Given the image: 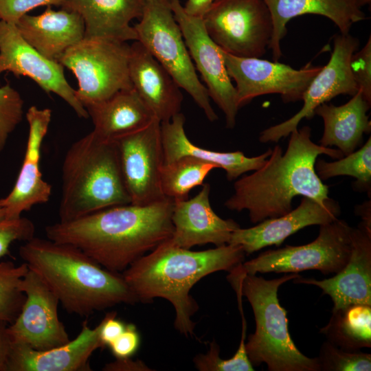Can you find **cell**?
<instances>
[{
  "instance_id": "1",
  "label": "cell",
  "mask_w": 371,
  "mask_h": 371,
  "mask_svg": "<svg viewBox=\"0 0 371 371\" xmlns=\"http://www.w3.org/2000/svg\"><path fill=\"white\" fill-rule=\"evenodd\" d=\"M174 201L129 203L47 225V238L80 249L107 270L122 273L135 261L171 238Z\"/></svg>"
},
{
  "instance_id": "2",
  "label": "cell",
  "mask_w": 371,
  "mask_h": 371,
  "mask_svg": "<svg viewBox=\"0 0 371 371\" xmlns=\"http://www.w3.org/2000/svg\"><path fill=\"white\" fill-rule=\"evenodd\" d=\"M289 135L284 153L275 146L262 167L235 181L234 192L224 204L227 209L247 210L251 222L257 223L289 212L297 196L319 202L329 198V188L317 176L315 164L320 155L337 159L344 155L337 148L314 143L308 126Z\"/></svg>"
},
{
  "instance_id": "3",
  "label": "cell",
  "mask_w": 371,
  "mask_h": 371,
  "mask_svg": "<svg viewBox=\"0 0 371 371\" xmlns=\"http://www.w3.org/2000/svg\"><path fill=\"white\" fill-rule=\"evenodd\" d=\"M170 238L132 263L121 274L138 302L161 297L175 311L176 330L188 337L196 323V302L190 294L201 278L219 271H230L242 263L245 253L241 247L225 245L203 251H192L173 245Z\"/></svg>"
},
{
  "instance_id": "4",
  "label": "cell",
  "mask_w": 371,
  "mask_h": 371,
  "mask_svg": "<svg viewBox=\"0 0 371 371\" xmlns=\"http://www.w3.org/2000/svg\"><path fill=\"white\" fill-rule=\"evenodd\" d=\"M19 254L69 313L88 316L119 304L138 302L122 274L102 267L73 245L34 236Z\"/></svg>"
},
{
  "instance_id": "5",
  "label": "cell",
  "mask_w": 371,
  "mask_h": 371,
  "mask_svg": "<svg viewBox=\"0 0 371 371\" xmlns=\"http://www.w3.org/2000/svg\"><path fill=\"white\" fill-rule=\"evenodd\" d=\"M129 203L115 142L91 131L73 143L62 166L59 221Z\"/></svg>"
},
{
  "instance_id": "6",
  "label": "cell",
  "mask_w": 371,
  "mask_h": 371,
  "mask_svg": "<svg viewBox=\"0 0 371 371\" xmlns=\"http://www.w3.org/2000/svg\"><path fill=\"white\" fill-rule=\"evenodd\" d=\"M300 277L294 273L266 280L247 273L242 263L229 271L228 281L247 297L255 317V333L245 343L253 366L265 363L269 371H319L317 357L305 356L294 344L288 330L286 311L278 297L280 285Z\"/></svg>"
},
{
  "instance_id": "7",
  "label": "cell",
  "mask_w": 371,
  "mask_h": 371,
  "mask_svg": "<svg viewBox=\"0 0 371 371\" xmlns=\"http://www.w3.org/2000/svg\"><path fill=\"white\" fill-rule=\"evenodd\" d=\"M133 27L137 41L168 71L179 87L192 98L207 120L216 121L218 116L210 104L205 86L197 76L169 0L146 1L139 22Z\"/></svg>"
},
{
  "instance_id": "8",
  "label": "cell",
  "mask_w": 371,
  "mask_h": 371,
  "mask_svg": "<svg viewBox=\"0 0 371 371\" xmlns=\"http://www.w3.org/2000/svg\"><path fill=\"white\" fill-rule=\"evenodd\" d=\"M127 42L85 38L69 48L58 63L78 82L76 95L85 108L119 91L133 88L129 77Z\"/></svg>"
},
{
  "instance_id": "9",
  "label": "cell",
  "mask_w": 371,
  "mask_h": 371,
  "mask_svg": "<svg viewBox=\"0 0 371 371\" xmlns=\"http://www.w3.org/2000/svg\"><path fill=\"white\" fill-rule=\"evenodd\" d=\"M352 227L346 221L337 218L319 225L317 237L300 246H286L268 250L242 266L248 274L257 273H297L318 270L326 275L340 271L348 261Z\"/></svg>"
},
{
  "instance_id": "10",
  "label": "cell",
  "mask_w": 371,
  "mask_h": 371,
  "mask_svg": "<svg viewBox=\"0 0 371 371\" xmlns=\"http://www.w3.org/2000/svg\"><path fill=\"white\" fill-rule=\"evenodd\" d=\"M203 19L207 34L223 51L245 58L265 54L273 23L264 0H217Z\"/></svg>"
},
{
  "instance_id": "11",
  "label": "cell",
  "mask_w": 371,
  "mask_h": 371,
  "mask_svg": "<svg viewBox=\"0 0 371 371\" xmlns=\"http://www.w3.org/2000/svg\"><path fill=\"white\" fill-rule=\"evenodd\" d=\"M221 52L227 73L236 82L239 109L254 98L266 94H280L284 102L301 100L321 66L307 64L300 69L260 58H245Z\"/></svg>"
},
{
  "instance_id": "12",
  "label": "cell",
  "mask_w": 371,
  "mask_h": 371,
  "mask_svg": "<svg viewBox=\"0 0 371 371\" xmlns=\"http://www.w3.org/2000/svg\"><path fill=\"white\" fill-rule=\"evenodd\" d=\"M195 68L200 73L210 98L221 109L226 127L236 125L239 107L235 87L229 77L221 48L207 34L203 18L188 14L179 0H169Z\"/></svg>"
},
{
  "instance_id": "13",
  "label": "cell",
  "mask_w": 371,
  "mask_h": 371,
  "mask_svg": "<svg viewBox=\"0 0 371 371\" xmlns=\"http://www.w3.org/2000/svg\"><path fill=\"white\" fill-rule=\"evenodd\" d=\"M333 51L326 65L311 82L304 91L302 109L291 118L265 129L260 133L261 143L278 142L297 128L303 119L311 120L320 104L341 95H354L357 91L350 70V59L359 45V40L348 34L335 37Z\"/></svg>"
},
{
  "instance_id": "14",
  "label": "cell",
  "mask_w": 371,
  "mask_h": 371,
  "mask_svg": "<svg viewBox=\"0 0 371 371\" xmlns=\"http://www.w3.org/2000/svg\"><path fill=\"white\" fill-rule=\"evenodd\" d=\"M160 126L155 118L146 128L115 141L133 204L148 205L167 198L161 188L164 161Z\"/></svg>"
},
{
  "instance_id": "15",
  "label": "cell",
  "mask_w": 371,
  "mask_h": 371,
  "mask_svg": "<svg viewBox=\"0 0 371 371\" xmlns=\"http://www.w3.org/2000/svg\"><path fill=\"white\" fill-rule=\"evenodd\" d=\"M25 295L16 319L8 325L11 340L36 350H46L70 341L59 319V300L45 282L28 268L21 282Z\"/></svg>"
},
{
  "instance_id": "16",
  "label": "cell",
  "mask_w": 371,
  "mask_h": 371,
  "mask_svg": "<svg viewBox=\"0 0 371 371\" xmlns=\"http://www.w3.org/2000/svg\"><path fill=\"white\" fill-rule=\"evenodd\" d=\"M4 71L30 78L46 93H53L64 100L79 117H89L76 90L65 76L63 66L32 47L14 23L0 20V75Z\"/></svg>"
},
{
  "instance_id": "17",
  "label": "cell",
  "mask_w": 371,
  "mask_h": 371,
  "mask_svg": "<svg viewBox=\"0 0 371 371\" xmlns=\"http://www.w3.org/2000/svg\"><path fill=\"white\" fill-rule=\"evenodd\" d=\"M25 116L29 131L22 166L12 190L0 199L8 219H17L34 205L48 202L52 194V186L43 179L39 165L42 143L52 120V111L32 106Z\"/></svg>"
},
{
  "instance_id": "18",
  "label": "cell",
  "mask_w": 371,
  "mask_h": 371,
  "mask_svg": "<svg viewBox=\"0 0 371 371\" xmlns=\"http://www.w3.org/2000/svg\"><path fill=\"white\" fill-rule=\"evenodd\" d=\"M341 214L339 203L331 198L319 202L302 196L300 205L279 217L268 218L254 227L236 229L229 245L242 247L247 254L271 245L279 247L284 240L302 228L333 222Z\"/></svg>"
},
{
  "instance_id": "19",
  "label": "cell",
  "mask_w": 371,
  "mask_h": 371,
  "mask_svg": "<svg viewBox=\"0 0 371 371\" xmlns=\"http://www.w3.org/2000/svg\"><path fill=\"white\" fill-rule=\"evenodd\" d=\"M200 192L190 199L174 201L171 215L173 232L170 242L179 247L229 244L232 233L240 227L232 219H223L212 210L210 186L203 183Z\"/></svg>"
},
{
  "instance_id": "20",
  "label": "cell",
  "mask_w": 371,
  "mask_h": 371,
  "mask_svg": "<svg viewBox=\"0 0 371 371\" xmlns=\"http://www.w3.org/2000/svg\"><path fill=\"white\" fill-rule=\"evenodd\" d=\"M352 248L345 267L332 278L293 280L319 287L333 302V311L352 304L371 306V229L361 223L352 229Z\"/></svg>"
},
{
  "instance_id": "21",
  "label": "cell",
  "mask_w": 371,
  "mask_h": 371,
  "mask_svg": "<svg viewBox=\"0 0 371 371\" xmlns=\"http://www.w3.org/2000/svg\"><path fill=\"white\" fill-rule=\"evenodd\" d=\"M101 348L99 325L91 328L84 321L78 336L60 346L36 350L12 341L7 371H88L90 357Z\"/></svg>"
},
{
  "instance_id": "22",
  "label": "cell",
  "mask_w": 371,
  "mask_h": 371,
  "mask_svg": "<svg viewBox=\"0 0 371 371\" xmlns=\"http://www.w3.org/2000/svg\"><path fill=\"white\" fill-rule=\"evenodd\" d=\"M128 71L133 88L161 122L180 113L181 88L138 41L130 45Z\"/></svg>"
},
{
  "instance_id": "23",
  "label": "cell",
  "mask_w": 371,
  "mask_h": 371,
  "mask_svg": "<svg viewBox=\"0 0 371 371\" xmlns=\"http://www.w3.org/2000/svg\"><path fill=\"white\" fill-rule=\"evenodd\" d=\"M15 25L27 43L56 62L85 37V24L80 14L65 8L54 10L50 5L39 15H23Z\"/></svg>"
},
{
  "instance_id": "24",
  "label": "cell",
  "mask_w": 371,
  "mask_h": 371,
  "mask_svg": "<svg viewBox=\"0 0 371 371\" xmlns=\"http://www.w3.org/2000/svg\"><path fill=\"white\" fill-rule=\"evenodd\" d=\"M185 117L179 113L169 121L161 122L160 131L164 164L181 157L190 156L223 169L228 181L237 179L243 174L259 169L271 153L269 148L262 154L248 157L241 151L218 152L194 144L184 129Z\"/></svg>"
},
{
  "instance_id": "25",
  "label": "cell",
  "mask_w": 371,
  "mask_h": 371,
  "mask_svg": "<svg viewBox=\"0 0 371 371\" xmlns=\"http://www.w3.org/2000/svg\"><path fill=\"white\" fill-rule=\"evenodd\" d=\"M146 0H68L62 7L75 11L85 24V37L137 41L131 21L141 18Z\"/></svg>"
},
{
  "instance_id": "26",
  "label": "cell",
  "mask_w": 371,
  "mask_h": 371,
  "mask_svg": "<svg viewBox=\"0 0 371 371\" xmlns=\"http://www.w3.org/2000/svg\"><path fill=\"white\" fill-rule=\"evenodd\" d=\"M272 19L273 32L268 48L278 62L282 56L280 43L286 34L287 23L295 16L318 14L330 19L341 34H348L351 26L366 19L356 0H264Z\"/></svg>"
},
{
  "instance_id": "27",
  "label": "cell",
  "mask_w": 371,
  "mask_h": 371,
  "mask_svg": "<svg viewBox=\"0 0 371 371\" xmlns=\"http://www.w3.org/2000/svg\"><path fill=\"white\" fill-rule=\"evenodd\" d=\"M85 109L94 126L93 132L109 141L139 131L157 118L133 88Z\"/></svg>"
},
{
  "instance_id": "28",
  "label": "cell",
  "mask_w": 371,
  "mask_h": 371,
  "mask_svg": "<svg viewBox=\"0 0 371 371\" xmlns=\"http://www.w3.org/2000/svg\"><path fill=\"white\" fill-rule=\"evenodd\" d=\"M371 103L357 91L346 104L335 106L323 103L315 110L324 122V132L319 145L337 147L344 156L361 145L364 134L370 133L371 122L367 112Z\"/></svg>"
},
{
  "instance_id": "29",
  "label": "cell",
  "mask_w": 371,
  "mask_h": 371,
  "mask_svg": "<svg viewBox=\"0 0 371 371\" xmlns=\"http://www.w3.org/2000/svg\"><path fill=\"white\" fill-rule=\"evenodd\" d=\"M328 341L349 351L371 347V306L352 304L333 311L329 322L320 329Z\"/></svg>"
},
{
  "instance_id": "30",
  "label": "cell",
  "mask_w": 371,
  "mask_h": 371,
  "mask_svg": "<svg viewBox=\"0 0 371 371\" xmlns=\"http://www.w3.org/2000/svg\"><path fill=\"white\" fill-rule=\"evenodd\" d=\"M216 166L190 156L181 157L164 164L161 188L164 195L173 201L188 199L190 191L203 184Z\"/></svg>"
},
{
  "instance_id": "31",
  "label": "cell",
  "mask_w": 371,
  "mask_h": 371,
  "mask_svg": "<svg viewBox=\"0 0 371 371\" xmlns=\"http://www.w3.org/2000/svg\"><path fill=\"white\" fill-rule=\"evenodd\" d=\"M315 172L321 180L337 176H350L356 179L353 187L370 193L371 190V137L357 150L332 162L316 160Z\"/></svg>"
},
{
  "instance_id": "32",
  "label": "cell",
  "mask_w": 371,
  "mask_h": 371,
  "mask_svg": "<svg viewBox=\"0 0 371 371\" xmlns=\"http://www.w3.org/2000/svg\"><path fill=\"white\" fill-rule=\"evenodd\" d=\"M27 271L25 262H0V321L10 324L19 315L25 298L21 282Z\"/></svg>"
},
{
  "instance_id": "33",
  "label": "cell",
  "mask_w": 371,
  "mask_h": 371,
  "mask_svg": "<svg viewBox=\"0 0 371 371\" xmlns=\"http://www.w3.org/2000/svg\"><path fill=\"white\" fill-rule=\"evenodd\" d=\"M319 371H370L371 355L341 349L328 340L322 345L317 357Z\"/></svg>"
},
{
  "instance_id": "34",
  "label": "cell",
  "mask_w": 371,
  "mask_h": 371,
  "mask_svg": "<svg viewBox=\"0 0 371 371\" xmlns=\"http://www.w3.org/2000/svg\"><path fill=\"white\" fill-rule=\"evenodd\" d=\"M23 104L20 93L8 82L0 87V153L23 120Z\"/></svg>"
},
{
  "instance_id": "35",
  "label": "cell",
  "mask_w": 371,
  "mask_h": 371,
  "mask_svg": "<svg viewBox=\"0 0 371 371\" xmlns=\"http://www.w3.org/2000/svg\"><path fill=\"white\" fill-rule=\"evenodd\" d=\"M35 227L32 221L25 217L8 219L0 201V258L10 252V247L15 241L26 242L34 237Z\"/></svg>"
},
{
  "instance_id": "36",
  "label": "cell",
  "mask_w": 371,
  "mask_h": 371,
  "mask_svg": "<svg viewBox=\"0 0 371 371\" xmlns=\"http://www.w3.org/2000/svg\"><path fill=\"white\" fill-rule=\"evenodd\" d=\"M350 66L358 91L371 103V36L361 50L352 54Z\"/></svg>"
},
{
  "instance_id": "37",
  "label": "cell",
  "mask_w": 371,
  "mask_h": 371,
  "mask_svg": "<svg viewBox=\"0 0 371 371\" xmlns=\"http://www.w3.org/2000/svg\"><path fill=\"white\" fill-rule=\"evenodd\" d=\"M68 0H0V20L14 23L30 10L42 5L63 6Z\"/></svg>"
},
{
  "instance_id": "38",
  "label": "cell",
  "mask_w": 371,
  "mask_h": 371,
  "mask_svg": "<svg viewBox=\"0 0 371 371\" xmlns=\"http://www.w3.org/2000/svg\"><path fill=\"white\" fill-rule=\"evenodd\" d=\"M194 363L200 371H241L240 366L232 357L221 358L219 346L215 341L210 343L206 354H199L194 357Z\"/></svg>"
},
{
  "instance_id": "39",
  "label": "cell",
  "mask_w": 371,
  "mask_h": 371,
  "mask_svg": "<svg viewBox=\"0 0 371 371\" xmlns=\"http://www.w3.org/2000/svg\"><path fill=\"white\" fill-rule=\"evenodd\" d=\"M140 337L133 324H126L124 331L109 345L116 359L131 357L137 350Z\"/></svg>"
},
{
  "instance_id": "40",
  "label": "cell",
  "mask_w": 371,
  "mask_h": 371,
  "mask_svg": "<svg viewBox=\"0 0 371 371\" xmlns=\"http://www.w3.org/2000/svg\"><path fill=\"white\" fill-rule=\"evenodd\" d=\"M115 311L109 312L99 325V336L103 346H109L125 329L126 324L116 317Z\"/></svg>"
},
{
  "instance_id": "41",
  "label": "cell",
  "mask_w": 371,
  "mask_h": 371,
  "mask_svg": "<svg viewBox=\"0 0 371 371\" xmlns=\"http://www.w3.org/2000/svg\"><path fill=\"white\" fill-rule=\"evenodd\" d=\"M105 371H147L152 370L143 361L132 360L131 357L116 359L115 361L108 363L102 368Z\"/></svg>"
},
{
  "instance_id": "42",
  "label": "cell",
  "mask_w": 371,
  "mask_h": 371,
  "mask_svg": "<svg viewBox=\"0 0 371 371\" xmlns=\"http://www.w3.org/2000/svg\"><path fill=\"white\" fill-rule=\"evenodd\" d=\"M9 324L0 321V371H7V366L12 347L8 331Z\"/></svg>"
},
{
  "instance_id": "43",
  "label": "cell",
  "mask_w": 371,
  "mask_h": 371,
  "mask_svg": "<svg viewBox=\"0 0 371 371\" xmlns=\"http://www.w3.org/2000/svg\"><path fill=\"white\" fill-rule=\"evenodd\" d=\"M217 0H187L183 6L189 15L203 18Z\"/></svg>"
},
{
  "instance_id": "44",
  "label": "cell",
  "mask_w": 371,
  "mask_h": 371,
  "mask_svg": "<svg viewBox=\"0 0 371 371\" xmlns=\"http://www.w3.org/2000/svg\"><path fill=\"white\" fill-rule=\"evenodd\" d=\"M356 214L361 216V225L371 229V206L370 201L356 207Z\"/></svg>"
},
{
  "instance_id": "45",
  "label": "cell",
  "mask_w": 371,
  "mask_h": 371,
  "mask_svg": "<svg viewBox=\"0 0 371 371\" xmlns=\"http://www.w3.org/2000/svg\"><path fill=\"white\" fill-rule=\"evenodd\" d=\"M356 1L357 3V4L360 7H361L362 5L370 3L371 0H356Z\"/></svg>"
},
{
  "instance_id": "46",
  "label": "cell",
  "mask_w": 371,
  "mask_h": 371,
  "mask_svg": "<svg viewBox=\"0 0 371 371\" xmlns=\"http://www.w3.org/2000/svg\"><path fill=\"white\" fill-rule=\"evenodd\" d=\"M146 1H159V0H146Z\"/></svg>"
}]
</instances>
